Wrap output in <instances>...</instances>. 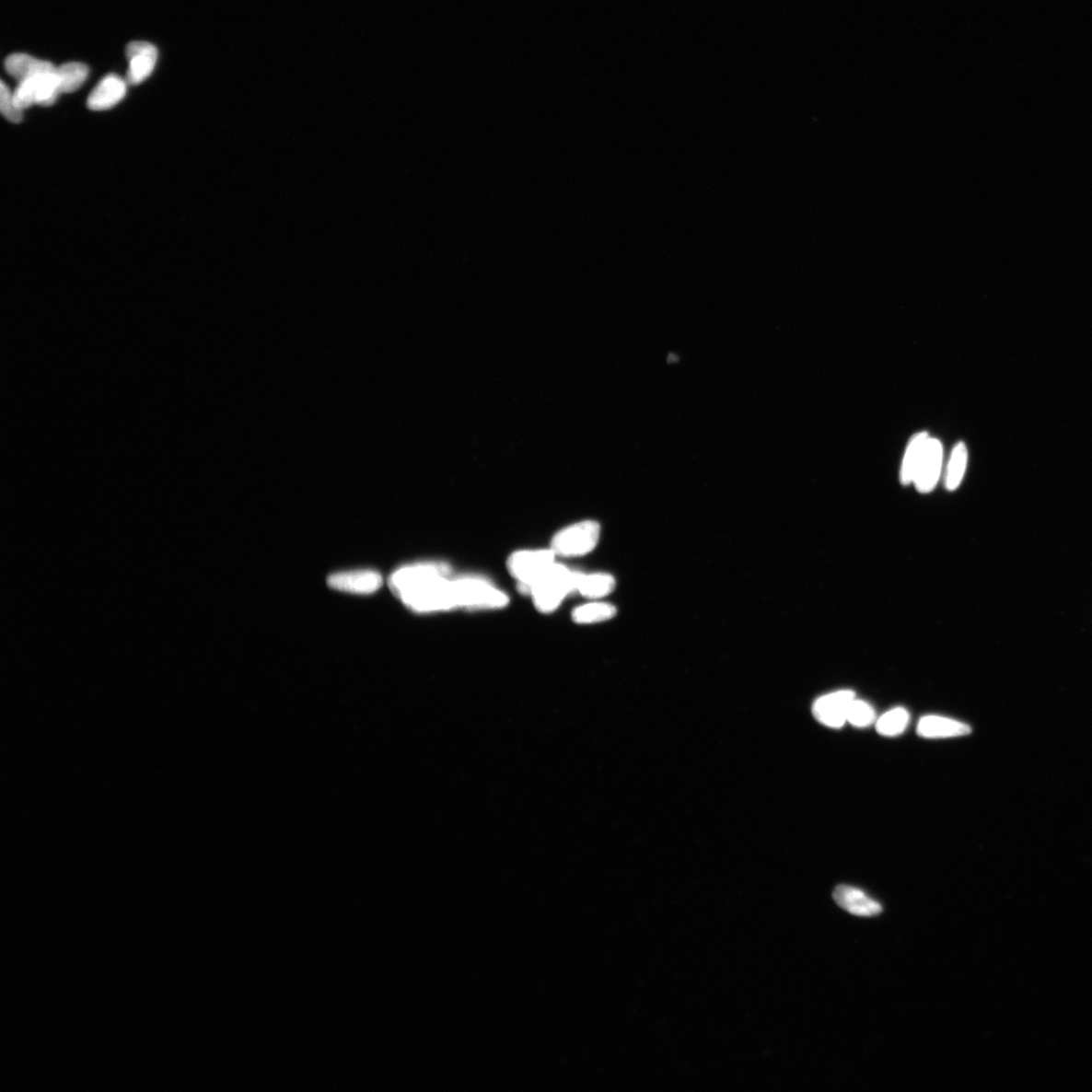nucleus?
Segmentation results:
<instances>
[{
  "mask_svg": "<svg viewBox=\"0 0 1092 1092\" xmlns=\"http://www.w3.org/2000/svg\"><path fill=\"white\" fill-rule=\"evenodd\" d=\"M126 57L129 61L127 82L132 86H137L152 75L158 52L157 47L151 43L136 41L127 46Z\"/></svg>",
  "mask_w": 1092,
  "mask_h": 1092,
  "instance_id": "nucleus-8",
  "label": "nucleus"
},
{
  "mask_svg": "<svg viewBox=\"0 0 1092 1092\" xmlns=\"http://www.w3.org/2000/svg\"><path fill=\"white\" fill-rule=\"evenodd\" d=\"M971 727L961 721L939 715L921 718L918 734L925 738H947L970 735Z\"/></svg>",
  "mask_w": 1092,
  "mask_h": 1092,
  "instance_id": "nucleus-12",
  "label": "nucleus"
},
{
  "mask_svg": "<svg viewBox=\"0 0 1092 1092\" xmlns=\"http://www.w3.org/2000/svg\"><path fill=\"white\" fill-rule=\"evenodd\" d=\"M599 538V523L592 520L582 521L555 534L552 542V551L555 555L564 556V558L582 556L596 548Z\"/></svg>",
  "mask_w": 1092,
  "mask_h": 1092,
  "instance_id": "nucleus-4",
  "label": "nucleus"
},
{
  "mask_svg": "<svg viewBox=\"0 0 1092 1092\" xmlns=\"http://www.w3.org/2000/svg\"><path fill=\"white\" fill-rule=\"evenodd\" d=\"M909 711L902 707H896L888 711L876 723V729L881 736L895 737L901 735L910 724Z\"/></svg>",
  "mask_w": 1092,
  "mask_h": 1092,
  "instance_id": "nucleus-18",
  "label": "nucleus"
},
{
  "mask_svg": "<svg viewBox=\"0 0 1092 1092\" xmlns=\"http://www.w3.org/2000/svg\"><path fill=\"white\" fill-rule=\"evenodd\" d=\"M833 900L842 910L854 915L871 918L883 912L882 905L863 890L849 885H840L833 891Z\"/></svg>",
  "mask_w": 1092,
  "mask_h": 1092,
  "instance_id": "nucleus-10",
  "label": "nucleus"
},
{
  "mask_svg": "<svg viewBox=\"0 0 1092 1092\" xmlns=\"http://www.w3.org/2000/svg\"><path fill=\"white\" fill-rule=\"evenodd\" d=\"M580 572L554 563L529 591L533 603L541 613H552L570 593L575 591Z\"/></svg>",
  "mask_w": 1092,
  "mask_h": 1092,
  "instance_id": "nucleus-2",
  "label": "nucleus"
},
{
  "mask_svg": "<svg viewBox=\"0 0 1092 1092\" xmlns=\"http://www.w3.org/2000/svg\"><path fill=\"white\" fill-rule=\"evenodd\" d=\"M943 462L942 443L929 437L913 481L914 486L921 493L934 490L939 481Z\"/></svg>",
  "mask_w": 1092,
  "mask_h": 1092,
  "instance_id": "nucleus-9",
  "label": "nucleus"
},
{
  "mask_svg": "<svg viewBox=\"0 0 1092 1092\" xmlns=\"http://www.w3.org/2000/svg\"><path fill=\"white\" fill-rule=\"evenodd\" d=\"M450 566L442 562L405 565L389 576V588L417 613L446 611L458 607Z\"/></svg>",
  "mask_w": 1092,
  "mask_h": 1092,
  "instance_id": "nucleus-1",
  "label": "nucleus"
},
{
  "mask_svg": "<svg viewBox=\"0 0 1092 1092\" xmlns=\"http://www.w3.org/2000/svg\"><path fill=\"white\" fill-rule=\"evenodd\" d=\"M554 558L552 550L522 551L510 556L507 566L513 578L517 580L520 591L529 594L531 587L555 563Z\"/></svg>",
  "mask_w": 1092,
  "mask_h": 1092,
  "instance_id": "nucleus-5",
  "label": "nucleus"
},
{
  "mask_svg": "<svg viewBox=\"0 0 1092 1092\" xmlns=\"http://www.w3.org/2000/svg\"><path fill=\"white\" fill-rule=\"evenodd\" d=\"M13 94L17 108L22 111L36 105L35 77L18 82V86Z\"/></svg>",
  "mask_w": 1092,
  "mask_h": 1092,
  "instance_id": "nucleus-22",
  "label": "nucleus"
},
{
  "mask_svg": "<svg viewBox=\"0 0 1092 1092\" xmlns=\"http://www.w3.org/2000/svg\"><path fill=\"white\" fill-rule=\"evenodd\" d=\"M127 84L116 75H109L102 79L87 99V107L91 110H108L116 107L125 98Z\"/></svg>",
  "mask_w": 1092,
  "mask_h": 1092,
  "instance_id": "nucleus-11",
  "label": "nucleus"
},
{
  "mask_svg": "<svg viewBox=\"0 0 1092 1092\" xmlns=\"http://www.w3.org/2000/svg\"><path fill=\"white\" fill-rule=\"evenodd\" d=\"M88 67L79 62H70L56 69L61 94H71L85 84L88 76Z\"/></svg>",
  "mask_w": 1092,
  "mask_h": 1092,
  "instance_id": "nucleus-16",
  "label": "nucleus"
},
{
  "mask_svg": "<svg viewBox=\"0 0 1092 1092\" xmlns=\"http://www.w3.org/2000/svg\"><path fill=\"white\" fill-rule=\"evenodd\" d=\"M616 615V608L608 603L594 602L582 605L573 611V621L580 624L603 622Z\"/></svg>",
  "mask_w": 1092,
  "mask_h": 1092,
  "instance_id": "nucleus-17",
  "label": "nucleus"
},
{
  "mask_svg": "<svg viewBox=\"0 0 1092 1092\" xmlns=\"http://www.w3.org/2000/svg\"><path fill=\"white\" fill-rule=\"evenodd\" d=\"M7 74L18 82L56 70L49 61L39 60L24 53L9 55L5 62Z\"/></svg>",
  "mask_w": 1092,
  "mask_h": 1092,
  "instance_id": "nucleus-13",
  "label": "nucleus"
},
{
  "mask_svg": "<svg viewBox=\"0 0 1092 1092\" xmlns=\"http://www.w3.org/2000/svg\"><path fill=\"white\" fill-rule=\"evenodd\" d=\"M330 588L357 595L377 592L383 585V576L374 570L347 571L333 574L327 579Z\"/></svg>",
  "mask_w": 1092,
  "mask_h": 1092,
  "instance_id": "nucleus-7",
  "label": "nucleus"
},
{
  "mask_svg": "<svg viewBox=\"0 0 1092 1092\" xmlns=\"http://www.w3.org/2000/svg\"><path fill=\"white\" fill-rule=\"evenodd\" d=\"M35 86L36 105L42 107L53 106L61 94L56 70L36 76Z\"/></svg>",
  "mask_w": 1092,
  "mask_h": 1092,
  "instance_id": "nucleus-19",
  "label": "nucleus"
},
{
  "mask_svg": "<svg viewBox=\"0 0 1092 1092\" xmlns=\"http://www.w3.org/2000/svg\"><path fill=\"white\" fill-rule=\"evenodd\" d=\"M929 437L926 432H922V434L913 436L910 442L908 449L905 452L900 472V480L903 485L913 483L916 470L919 469Z\"/></svg>",
  "mask_w": 1092,
  "mask_h": 1092,
  "instance_id": "nucleus-15",
  "label": "nucleus"
},
{
  "mask_svg": "<svg viewBox=\"0 0 1092 1092\" xmlns=\"http://www.w3.org/2000/svg\"><path fill=\"white\" fill-rule=\"evenodd\" d=\"M854 696L852 690H841L824 695L813 704L812 714L823 726L842 727L848 721L849 708Z\"/></svg>",
  "mask_w": 1092,
  "mask_h": 1092,
  "instance_id": "nucleus-6",
  "label": "nucleus"
},
{
  "mask_svg": "<svg viewBox=\"0 0 1092 1092\" xmlns=\"http://www.w3.org/2000/svg\"><path fill=\"white\" fill-rule=\"evenodd\" d=\"M968 451L964 443H959L952 451L946 476V487L954 491L960 486L967 467Z\"/></svg>",
  "mask_w": 1092,
  "mask_h": 1092,
  "instance_id": "nucleus-20",
  "label": "nucleus"
},
{
  "mask_svg": "<svg viewBox=\"0 0 1092 1092\" xmlns=\"http://www.w3.org/2000/svg\"><path fill=\"white\" fill-rule=\"evenodd\" d=\"M0 110H2L4 117L12 122L18 123L23 120V111L17 108L14 101V94L2 81V88H0Z\"/></svg>",
  "mask_w": 1092,
  "mask_h": 1092,
  "instance_id": "nucleus-23",
  "label": "nucleus"
},
{
  "mask_svg": "<svg viewBox=\"0 0 1092 1092\" xmlns=\"http://www.w3.org/2000/svg\"><path fill=\"white\" fill-rule=\"evenodd\" d=\"M615 587V580L608 574H579L576 589L582 596L590 599H599L610 595Z\"/></svg>",
  "mask_w": 1092,
  "mask_h": 1092,
  "instance_id": "nucleus-14",
  "label": "nucleus"
},
{
  "mask_svg": "<svg viewBox=\"0 0 1092 1092\" xmlns=\"http://www.w3.org/2000/svg\"><path fill=\"white\" fill-rule=\"evenodd\" d=\"M458 607L467 610H498L507 606L508 596L480 576L452 580Z\"/></svg>",
  "mask_w": 1092,
  "mask_h": 1092,
  "instance_id": "nucleus-3",
  "label": "nucleus"
},
{
  "mask_svg": "<svg viewBox=\"0 0 1092 1092\" xmlns=\"http://www.w3.org/2000/svg\"><path fill=\"white\" fill-rule=\"evenodd\" d=\"M876 721L874 708L863 700L854 698L850 705L848 723L857 727H867Z\"/></svg>",
  "mask_w": 1092,
  "mask_h": 1092,
  "instance_id": "nucleus-21",
  "label": "nucleus"
}]
</instances>
